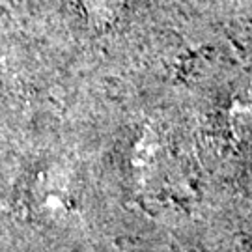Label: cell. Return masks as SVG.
<instances>
[{
	"instance_id": "cell-1",
	"label": "cell",
	"mask_w": 252,
	"mask_h": 252,
	"mask_svg": "<svg viewBox=\"0 0 252 252\" xmlns=\"http://www.w3.org/2000/svg\"><path fill=\"white\" fill-rule=\"evenodd\" d=\"M32 198L43 219L51 222H65L75 209L71 178L58 166H47L34 180Z\"/></svg>"
},
{
	"instance_id": "cell-2",
	"label": "cell",
	"mask_w": 252,
	"mask_h": 252,
	"mask_svg": "<svg viewBox=\"0 0 252 252\" xmlns=\"http://www.w3.org/2000/svg\"><path fill=\"white\" fill-rule=\"evenodd\" d=\"M84 21L95 30L116 25L126 9V0H77Z\"/></svg>"
},
{
	"instance_id": "cell-3",
	"label": "cell",
	"mask_w": 252,
	"mask_h": 252,
	"mask_svg": "<svg viewBox=\"0 0 252 252\" xmlns=\"http://www.w3.org/2000/svg\"><path fill=\"white\" fill-rule=\"evenodd\" d=\"M183 252H194V251H183Z\"/></svg>"
}]
</instances>
